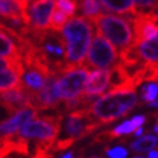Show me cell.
Returning a JSON list of instances; mask_svg holds the SVG:
<instances>
[{
    "instance_id": "ffe728a7",
    "label": "cell",
    "mask_w": 158,
    "mask_h": 158,
    "mask_svg": "<svg viewBox=\"0 0 158 158\" xmlns=\"http://www.w3.org/2000/svg\"><path fill=\"white\" fill-rule=\"evenodd\" d=\"M69 21V16L65 15V13L60 9H55L53 10V15H52V18H51V23H49V30L53 31V32H58L61 31L62 27L65 26Z\"/></svg>"
},
{
    "instance_id": "484cf974",
    "label": "cell",
    "mask_w": 158,
    "mask_h": 158,
    "mask_svg": "<svg viewBox=\"0 0 158 158\" xmlns=\"http://www.w3.org/2000/svg\"><path fill=\"white\" fill-rule=\"evenodd\" d=\"M148 158H158V150H150Z\"/></svg>"
},
{
    "instance_id": "7c38bea8",
    "label": "cell",
    "mask_w": 158,
    "mask_h": 158,
    "mask_svg": "<svg viewBox=\"0 0 158 158\" xmlns=\"http://www.w3.org/2000/svg\"><path fill=\"white\" fill-rule=\"evenodd\" d=\"M0 105L9 114H16L18 110L31 105V96L29 91L22 85L8 91L0 92Z\"/></svg>"
},
{
    "instance_id": "30bf717a",
    "label": "cell",
    "mask_w": 158,
    "mask_h": 158,
    "mask_svg": "<svg viewBox=\"0 0 158 158\" xmlns=\"http://www.w3.org/2000/svg\"><path fill=\"white\" fill-rule=\"evenodd\" d=\"M57 78L58 74L56 71H53L48 77L44 87L38 94L30 95L32 106H35L38 110H47V109H56L60 105L61 97L57 88Z\"/></svg>"
},
{
    "instance_id": "1f68e13d",
    "label": "cell",
    "mask_w": 158,
    "mask_h": 158,
    "mask_svg": "<svg viewBox=\"0 0 158 158\" xmlns=\"http://www.w3.org/2000/svg\"><path fill=\"white\" fill-rule=\"evenodd\" d=\"M157 122H158V115H157Z\"/></svg>"
},
{
    "instance_id": "f1b7e54d",
    "label": "cell",
    "mask_w": 158,
    "mask_h": 158,
    "mask_svg": "<svg viewBox=\"0 0 158 158\" xmlns=\"http://www.w3.org/2000/svg\"><path fill=\"white\" fill-rule=\"evenodd\" d=\"M61 158H73V153H66L64 157H61Z\"/></svg>"
},
{
    "instance_id": "7402d4cb",
    "label": "cell",
    "mask_w": 158,
    "mask_h": 158,
    "mask_svg": "<svg viewBox=\"0 0 158 158\" xmlns=\"http://www.w3.org/2000/svg\"><path fill=\"white\" fill-rule=\"evenodd\" d=\"M141 98L145 102H153L158 98V85L154 83L145 84L141 88Z\"/></svg>"
},
{
    "instance_id": "7a4b0ae2",
    "label": "cell",
    "mask_w": 158,
    "mask_h": 158,
    "mask_svg": "<svg viewBox=\"0 0 158 158\" xmlns=\"http://www.w3.org/2000/svg\"><path fill=\"white\" fill-rule=\"evenodd\" d=\"M137 104L135 89L109 91L91 105L89 111L101 124H109L127 115Z\"/></svg>"
},
{
    "instance_id": "4dcf8cb0",
    "label": "cell",
    "mask_w": 158,
    "mask_h": 158,
    "mask_svg": "<svg viewBox=\"0 0 158 158\" xmlns=\"http://www.w3.org/2000/svg\"><path fill=\"white\" fill-rule=\"evenodd\" d=\"M134 158H145V157H143V156H136V157H134Z\"/></svg>"
},
{
    "instance_id": "6da1fadb",
    "label": "cell",
    "mask_w": 158,
    "mask_h": 158,
    "mask_svg": "<svg viewBox=\"0 0 158 158\" xmlns=\"http://www.w3.org/2000/svg\"><path fill=\"white\" fill-rule=\"evenodd\" d=\"M60 32L65 43L64 61L71 66L84 65L94 35L92 22L85 17H73L65 23Z\"/></svg>"
},
{
    "instance_id": "5bb4252c",
    "label": "cell",
    "mask_w": 158,
    "mask_h": 158,
    "mask_svg": "<svg viewBox=\"0 0 158 158\" xmlns=\"http://www.w3.org/2000/svg\"><path fill=\"white\" fill-rule=\"evenodd\" d=\"M23 73H25L23 62H19L12 68L0 69V92L22 85Z\"/></svg>"
},
{
    "instance_id": "836d02e7",
    "label": "cell",
    "mask_w": 158,
    "mask_h": 158,
    "mask_svg": "<svg viewBox=\"0 0 158 158\" xmlns=\"http://www.w3.org/2000/svg\"><path fill=\"white\" fill-rule=\"evenodd\" d=\"M94 158H96V157H94Z\"/></svg>"
},
{
    "instance_id": "f546056e",
    "label": "cell",
    "mask_w": 158,
    "mask_h": 158,
    "mask_svg": "<svg viewBox=\"0 0 158 158\" xmlns=\"http://www.w3.org/2000/svg\"><path fill=\"white\" fill-rule=\"evenodd\" d=\"M153 131H154V134H157V136H158V124L153 128Z\"/></svg>"
},
{
    "instance_id": "9a60e30c",
    "label": "cell",
    "mask_w": 158,
    "mask_h": 158,
    "mask_svg": "<svg viewBox=\"0 0 158 158\" xmlns=\"http://www.w3.org/2000/svg\"><path fill=\"white\" fill-rule=\"evenodd\" d=\"M16 42V39L4 30V23L0 22V57L22 60L21 48Z\"/></svg>"
},
{
    "instance_id": "5b68a950",
    "label": "cell",
    "mask_w": 158,
    "mask_h": 158,
    "mask_svg": "<svg viewBox=\"0 0 158 158\" xmlns=\"http://www.w3.org/2000/svg\"><path fill=\"white\" fill-rule=\"evenodd\" d=\"M89 71L87 65L71 66L65 65L57 78V88L61 100L71 101L84 94V85L88 79Z\"/></svg>"
},
{
    "instance_id": "d6986e66",
    "label": "cell",
    "mask_w": 158,
    "mask_h": 158,
    "mask_svg": "<svg viewBox=\"0 0 158 158\" xmlns=\"http://www.w3.org/2000/svg\"><path fill=\"white\" fill-rule=\"evenodd\" d=\"M79 8L85 18H92L101 13V5L97 0H79Z\"/></svg>"
},
{
    "instance_id": "3957f363",
    "label": "cell",
    "mask_w": 158,
    "mask_h": 158,
    "mask_svg": "<svg viewBox=\"0 0 158 158\" xmlns=\"http://www.w3.org/2000/svg\"><path fill=\"white\" fill-rule=\"evenodd\" d=\"M89 21L96 27L98 34L104 35L115 48L124 51L134 45L135 35L132 23L127 18L100 13L89 18Z\"/></svg>"
},
{
    "instance_id": "277c9868",
    "label": "cell",
    "mask_w": 158,
    "mask_h": 158,
    "mask_svg": "<svg viewBox=\"0 0 158 158\" xmlns=\"http://www.w3.org/2000/svg\"><path fill=\"white\" fill-rule=\"evenodd\" d=\"M62 115H44L40 118H35L27 122L25 126L19 130L18 135L26 140H36L38 144L44 145H55L61 130Z\"/></svg>"
},
{
    "instance_id": "8992f818",
    "label": "cell",
    "mask_w": 158,
    "mask_h": 158,
    "mask_svg": "<svg viewBox=\"0 0 158 158\" xmlns=\"http://www.w3.org/2000/svg\"><path fill=\"white\" fill-rule=\"evenodd\" d=\"M102 124L91 114L89 109H77L73 110L68 117L65 124V137L71 143L84 139L94 131L100 128Z\"/></svg>"
},
{
    "instance_id": "d6a6232c",
    "label": "cell",
    "mask_w": 158,
    "mask_h": 158,
    "mask_svg": "<svg viewBox=\"0 0 158 158\" xmlns=\"http://www.w3.org/2000/svg\"><path fill=\"white\" fill-rule=\"evenodd\" d=\"M157 17H158V13H157Z\"/></svg>"
},
{
    "instance_id": "603a6c76",
    "label": "cell",
    "mask_w": 158,
    "mask_h": 158,
    "mask_svg": "<svg viewBox=\"0 0 158 158\" xmlns=\"http://www.w3.org/2000/svg\"><path fill=\"white\" fill-rule=\"evenodd\" d=\"M106 154L110 158H126L128 152H127V149H124L122 147H117V148L106 150Z\"/></svg>"
},
{
    "instance_id": "e0dca14e",
    "label": "cell",
    "mask_w": 158,
    "mask_h": 158,
    "mask_svg": "<svg viewBox=\"0 0 158 158\" xmlns=\"http://www.w3.org/2000/svg\"><path fill=\"white\" fill-rule=\"evenodd\" d=\"M100 3L106 10L119 13V15L134 17L139 13L134 0H100Z\"/></svg>"
},
{
    "instance_id": "44dd1931",
    "label": "cell",
    "mask_w": 158,
    "mask_h": 158,
    "mask_svg": "<svg viewBox=\"0 0 158 158\" xmlns=\"http://www.w3.org/2000/svg\"><path fill=\"white\" fill-rule=\"evenodd\" d=\"M57 9L62 10L69 17L74 16L78 10V0H55Z\"/></svg>"
},
{
    "instance_id": "8fae6325",
    "label": "cell",
    "mask_w": 158,
    "mask_h": 158,
    "mask_svg": "<svg viewBox=\"0 0 158 158\" xmlns=\"http://www.w3.org/2000/svg\"><path fill=\"white\" fill-rule=\"evenodd\" d=\"M36 115H38V109L32 106V105L18 110L16 114H13L6 121L0 122V139H5V137H10L18 134L19 130L27 122L35 119Z\"/></svg>"
},
{
    "instance_id": "4fadbf2b",
    "label": "cell",
    "mask_w": 158,
    "mask_h": 158,
    "mask_svg": "<svg viewBox=\"0 0 158 158\" xmlns=\"http://www.w3.org/2000/svg\"><path fill=\"white\" fill-rule=\"evenodd\" d=\"M111 83V70L97 69L88 75L84 85V94L89 96H97L110 87Z\"/></svg>"
},
{
    "instance_id": "ac0fdd59",
    "label": "cell",
    "mask_w": 158,
    "mask_h": 158,
    "mask_svg": "<svg viewBox=\"0 0 158 158\" xmlns=\"http://www.w3.org/2000/svg\"><path fill=\"white\" fill-rule=\"evenodd\" d=\"M158 144V136L154 135H145L139 137L134 143H131V149L134 152H150Z\"/></svg>"
},
{
    "instance_id": "9c48e42d",
    "label": "cell",
    "mask_w": 158,
    "mask_h": 158,
    "mask_svg": "<svg viewBox=\"0 0 158 158\" xmlns=\"http://www.w3.org/2000/svg\"><path fill=\"white\" fill-rule=\"evenodd\" d=\"M132 23L135 43L139 44L158 36V17L153 12H139L136 16L130 18Z\"/></svg>"
},
{
    "instance_id": "83f0119b",
    "label": "cell",
    "mask_w": 158,
    "mask_h": 158,
    "mask_svg": "<svg viewBox=\"0 0 158 158\" xmlns=\"http://www.w3.org/2000/svg\"><path fill=\"white\" fill-rule=\"evenodd\" d=\"M149 105H150L152 108H158V100H156V101H153V102H150Z\"/></svg>"
},
{
    "instance_id": "d4e9b609",
    "label": "cell",
    "mask_w": 158,
    "mask_h": 158,
    "mask_svg": "<svg viewBox=\"0 0 158 158\" xmlns=\"http://www.w3.org/2000/svg\"><path fill=\"white\" fill-rule=\"evenodd\" d=\"M131 122H132L135 128H139L144 124V122H145V115H136V117L132 118V121Z\"/></svg>"
},
{
    "instance_id": "cb8c5ba5",
    "label": "cell",
    "mask_w": 158,
    "mask_h": 158,
    "mask_svg": "<svg viewBox=\"0 0 158 158\" xmlns=\"http://www.w3.org/2000/svg\"><path fill=\"white\" fill-rule=\"evenodd\" d=\"M135 4L143 9H157L158 0H134Z\"/></svg>"
},
{
    "instance_id": "4316f807",
    "label": "cell",
    "mask_w": 158,
    "mask_h": 158,
    "mask_svg": "<svg viewBox=\"0 0 158 158\" xmlns=\"http://www.w3.org/2000/svg\"><path fill=\"white\" fill-rule=\"evenodd\" d=\"M141 134H143V127H139V128H136V130L134 131V135H135L136 137H139Z\"/></svg>"
},
{
    "instance_id": "52a82bcc",
    "label": "cell",
    "mask_w": 158,
    "mask_h": 158,
    "mask_svg": "<svg viewBox=\"0 0 158 158\" xmlns=\"http://www.w3.org/2000/svg\"><path fill=\"white\" fill-rule=\"evenodd\" d=\"M117 61H119V55H118L115 47L97 32L89 45L85 65L96 69L110 70L118 64Z\"/></svg>"
},
{
    "instance_id": "ba28073f",
    "label": "cell",
    "mask_w": 158,
    "mask_h": 158,
    "mask_svg": "<svg viewBox=\"0 0 158 158\" xmlns=\"http://www.w3.org/2000/svg\"><path fill=\"white\" fill-rule=\"evenodd\" d=\"M55 0H31L29 5V25L32 31H48L55 10Z\"/></svg>"
},
{
    "instance_id": "2e32d148",
    "label": "cell",
    "mask_w": 158,
    "mask_h": 158,
    "mask_svg": "<svg viewBox=\"0 0 158 158\" xmlns=\"http://www.w3.org/2000/svg\"><path fill=\"white\" fill-rule=\"evenodd\" d=\"M134 45L143 62H148V64L158 62V36Z\"/></svg>"
}]
</instances>
